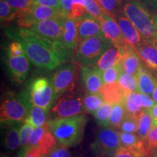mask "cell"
Returning a JSON list of instances; mask_svg holds the SVG:
<instances>
[{
  "label": "cell",
  "instance_id": "1",
  "mask_svg": "<svg viewBox=\"0 0 157 157\" xmlns=\"http://www.w3.org/2000/svg\"><path fill=\"white\" fill-rule=\"evenodd\" d=\"M7 34L22 44L29 61L39 68L53 70L74 58V51L66 48L61 42L47 40L28 29L20 27L9 31Z\"/></svg>",
  "mask_w": 157,
  "mask_h": 157
},
{
  "label": "cell",
  "instance_id": "2",
  "mask_svg": "<svg viewBox=\"0 0 157 157\" xmlns=\"http://www.w3.org/2000/svg\"><path fill=\"white\" fill-rule=\"evenodd\" d=\"M87 120V116L81 113L71 117L51 119L48 123L57 142L70 148L78 146L82 142Z\"/></svg>",
  "mask_w": 157,
  "mask_h": 157
},
{
  "label": "cell",
  "instance_id": "3",
  "mask_svg": "<svg viewBox=\"0 0 157 157\" xmlns=\"http://www.w3.org/2000/svg\"><path fill=\"white\" fill-rule=\"evenodd\" d=\"M122 13L131 21L146 40L156 42L155 15L151 14L146 7L137 0H126Z\"/></svg>",
  "mask_w": 157,
  "mask_h": 157
},
{
  "label": "cell",
  "instance_id": "4",
  "mask_svg": "<svg viewBox=\"0 0 157 157\" xmlns=\"http://www.w3.org/2000/svg\"><path fill=\"white\" fill-rule=\"evenodd\" d=\"M20 95L31 106L42 108L48 113L57 98L52 80L43 76L31 80L26 91Z\"/></svg>",
  "mask_w": 157,
  "mask_h": 157
},
{
  "label": "cell",
  "instance_id": "5",
  "mask_svg": "<svg viewBox=\"0 0 157 157\" xmlns=\"http://www.w3.org/2000/svg\"><path fill=\"white\" fill-rule=\"evenodd\" d=\"M111 44L103 34L84 39L78 42L74 54V63L82 67L95 66Z\"/></svg>",
  "mask_w": 157,
  "mask_h": 157
},
{
  "label": "cell",
  "instance_id": "6",
  "mask_svg": "<svg viewBox=\"0 0 157 157\" xmlns=\"http://www.w3.org/2000/svg\"><path fill=\"white\" fill-rule=\"evenodd\" d=\"M31 106L21 95L9 94L2 102L0 107L1 124L24 123L28 119Z\"/></svg>",
  "mask_w": 157,
  "mask_h": 157
},
{
  "label": "cell",
  "instance_id": "7",
  "mask_svg": "<svg viewBox=\"0 0 157 157\" xmlns=\"http://www.w3.org/2000/svg\"><path fill=\"white\" fill-rule=\"evenodd\" d=\"M120 147L119 131L106 127L99 129L90 148L95 157H111Z\"/></svg>",
  "mask_w": 157,
  "mask_h": 157
},
{
  "label": "cell",
  "instance_id": "8",
  "mask_svg": "<svg viewBox=\"0 0 157 157\" xmlns=\"http://www.w3.org/2000/svg\"><path fill=\"white\" fill-rule=\"evenodd\" d=\"M68 16L61 8L34 5L29 10L20 13L17 19L21 28L29 29L35 23L50 18H62Z\"/></svg>",
  "mask_w": 157,
  "mask_h": 157
},
{
  "label": "cell",
  "instance_id": "9",
  "mask_svg": "<svg viewBox=\"0 0 157 157\" xmlns=\"http://www.w3.org/2000/svg\"><path fill=\"white\" fill-rule=\"evenodd\" d=\"M83 98L76 93H70L62 96L51 109L52 119L71 117L83 113Z\"/></svg>",
  "mask_w": 157,
  "mask_h": 157
},
{
  "label": "cell",
  "instance_id": "10",
  "mask_svg": "<svg viewBox=\"0 0 157 157\" xmlns=\"http://www.w3.org/2000/svg\"><path fill=\"white\" fill-rule=\"evenodd\" d=\"M76 63H64L59 66L52 77V82L58 98L66 92L71 91L74 87L76 76Z\"/></svg>",
  "mask_w": 157,
  "mask_h": 157
},
{
  "label": "cell",
  "instance_id": "11",
  "mask_svg": "<svg viewBox=\"0 0 157 157\" xmlns=\"http://www.w3.org/2000/svg\"><path fill=\"white\" fill-rule=\"evenodd\" d=\"M66 17L44 20L35 23L28 29L47 40L51 42H61L63 22Z\"/></svg>",
  "mask_w": 157,
  "mask_h": 157
},
{
  "label": "cell",
  "instance_id": "12",
  "mask_svg": "<svg viewBox=\"0 0 157 157\" xmlns=\"http://www.w3.org/2000/svg\"><path fill=\"white\" fill-rule=\"evenodd\" d=\"M103 72L97 66H82L80 72L81 82L87 93H98L103 86Z\"/></svg>",
  "mask_w": 157,
  "mask_h": 157
},
{
  "label": "cell",
  "instance_id": "13",
  "mask_svg": "<svg viewBox=\"0 0 157 157\" xmlns=\"http://www.w3.org/2000/svg\"><path fill=\"white\" fill-rule=\"evenodd\" d=\"M114 17L119 25L124 41L135 50L146 40L137 30L135 25L122 13L116 15Z\"/></svg>",
  "mask_w": 157,
  "mask_h": 157
},
{
  "label": "cell",
  "instance_id": "14",
  "mask_svg": "<svg viewBox=\"0 0 157 157\" xmlns=\"http://www.w3.org/2000/svg\"><path fill=\"white\" fill-rule=\"evenodd\" d=\"M99 22L101 23L104 36L111 44L120 48L126 43L114 17L108 13H103Z\"/></svg>",
  "mask_w": 157,
  "mask_h": 157
},
{
  "label": "cell",
  "instance_id": "15",
  "mask_svg": "<svg viewBox=\"0 0 157 157\" xmlns=\"http://www.w3.org/2000/svg\"><path fill=\"white\" fill-rule=\"evenodd\" d=\"M76 21H77L78 42L90 37L103 34L101 23L88 13L79 18L76 19Z\"/></svg>",
  "mask_w": 157,
  "mask_h": 157
},
{
  "label": "cell",
  "instance_id": "16",
  "mask_svg": "<svg viewBox=\"0 0 157 157\" xmlns=\"http://www.w3.org/2000/svg\"><path fill=\"white\" fill-rule=\"evenodd\" d=\"M29 63L30 61L25 54L15 57L7 56V68L15 82L21 84L25 81L29 71Z\"/></svg>",
  "mask_w": 157,
  "mask_h": 157
},
{
  "label": "cell",
  "instance_id": "17",
  "mask_svg": "<svg viewBox=\"0 0 157 157\" xmlns=\"http://www.w3.org/2000/svg\"><path fill=\"white\" fill-rule=\"evenodd\" d=\"M121 64L123 71L136 76L137 71L141 66L140 58L132 47L126 42L120 47Z\"/></svg>",
  "mask_w": 157,
  "mask_h": 157
},
{
  "label": "cell",
  "instance_id": "18",
  "mask_svg": "<svg viewBox=\"0 0 157 157\" xmlns=\"http://www.w3.org/2000/svg\"><path fill=\"white\" fill-rule=\"evenodd\" d=\"M140 60L145 66L151 69L157 71V43L145 40L135 49Z\"/></svg>",
  "mask_w": 157,
  "mask_h": 157
},
{
  "label": "cell",
  "instance_id": "19",
  "mask_svg": "<svg viewBox=\"0 0 157 157\" xmlns=\"http://www.w3.org/2000/svg\"><path fill=\"white\" fill-rule=\"evenodd\" d=\"M61 42L66 48L71 51L76 50L77 48V21L73 17L67 16L64 19Z\"/></svg>",
  "mask_w": 157,
  "mask_h": 157
},
{
  "label": "cell",
  "instance_id": "20",
  "mask_svg": "<svg viewBox=\"0 0 157 157\" xmlns=\"http://www.w3.org/2000/svg\"><path fill=\"white\" fill-rule=\"evenodd\" d=\"M135 76L138 85V92L148 95H152L157 86V79L148 69V67L141 64Z\"/></svg>",
  "mask_w": 157,
  "mask_h": 157
},
{
  "label": "cell",
  "instance_id": "21",
  "mask_svg": "<svg viewBox=\"0 0 157 157\" xmlns=\"http://www.w3.org/2000/svg\"><path fill=\"white\" fill-rule=\"evenodd\" d=\"M104 101L108 103L124 104L127 95H128L124 90L118 82L111 84H104L100 91Z\"/></svg>",
  "mask_w": 157,
  "mask_h": 157
},
{
  "label": "cell",
  "instance_id": "22",
  "mask_svg": "<svg viewBox=\"0 0 157 157\" xmlns=\"http://www.w3.org/2000/svg\"><path fill=\"white\" fill-rule=\"evenodd\" d=\"M119 63H121L120 48L111 44L100 58L95 66L103 72Z\"/></svg>",
  "mask_w": 157,
  "mask_h": 157
},
{
  "label": "cell",
  "instance_id": "23",
  "mask_svg": "<svg viewBox=\"0 0 157 157\" xmlns=\"http://www.w3.org/2000/svg\"><path fill=\"white\" fill-rule=\"evenodd\" d=\"M17 124H10L7 125V129L6 130L4 145L7 150L14 151L21 146V137H20L19 129L17 128Z\"/></svg>",
  "mask_w": 157,
  "mask_h": 157
},
{
  "label": "cell",
  "instance_id": "24",
  "mask_svg": "<svg viewBox=\"0 0 157 157\" xmlns=\"http://www.w3.org/2000/svg\"><path fill=\"white\" fill-rule=\"evenodd\" d=\"M153 127L152 117L149 109L143 110L137 117V135L141 140H144Z\"/></svg>",
  "mask_w": 157,
  "mask_h": 157
},
{
  "label": "cell",
  "instance_id": "25",
  "mask_svg": "<svg viewBox=\"0 0 157 157\" xmlns=\"http://www.w3.org/2000/svg\"><path fill=\"white\" fill-rule=\"evenodd\" d=\"M149 156L144 142L133 147H120L111 157H145Z\"/></svg>",
  "mask_w": 157,
  "mask_h": 157
},
{
  "label": "cell",
  "instance_id": "26",
  "mask_svg": "<svg viewBox=\"0 0 157 157\" xmlns=\"http://www.w3.org/2000/svg\"><path fill=\"white\" fill-rule=\"evenodd\" d=\"M47 119H48V112L44 109H43L42 108L32 105L30 109V113H29L28 119L25 122L29 124L34 128H36V127L42 126L48 122Z\"/></svg>",
  "mask_w": 157,
  "mask_h": 157
},
{
  "label": "cell",
  "instance_id": "27",
  "mask_svg": "<svg viewBox=\"0 0 157 157\" xmlns=\"http://www.w3.org/2000/svg\"><path fill=\"white\" fill-rule=\"evenodd\" d=\"M126 0H97L104 13L115 17L122 13Z\"/></svg>",
  "mask_w": 157,
  "mask_h": 157
},
{
  "label": "cell",
  "instance_id": "28",
  "mask_svg": "<svg viewBox=\"0 0 157 157\" xmlns=\"http://www.w3.org/2000/svg\"><path fill=\"white\" fill-rule=\"evenodd\" d=\"M104 102L105 101L100 93H87L83 98L84 111L94 114Z\"/></svg>",
  "mask_w": 157,
  "mask_h": 157
},
{
  "label": "cell",
  "instance_id": "29",
  "mask_svg": "<svg viewBox=\"0 0 157 157\" xmlns=\"http://www.w3.org/2000/svg\"><path fill=\"white\" fill-rule=\"evenodd\" d=\"M127 112L124 104L112 105L109 117V127L117 129L119 128L121 121L126 117Z\"/></svg>",
  "mask_w": 157,
  "mask_h": 157
},
{
  "label": "cell",
  "instance_id": "30",
  "mask_svg": "<svg viewBox=\"0 0 157 157\" xmlns=\"http://www.w3.org/2000/svg\"><path fill=\"white\" fill-rule=\"evenodd\" d=\"M118 83L127 94L138 92L136 76L123 71L118 79Z\"/></svg>",
  "mask_w": 157,
  "mask_h": 157
},
{
  "label": "cell",
  "instance_id": "31",
  "mask_svg": "<svg viewBox=\"0 0 157 157\" xmlns=\"http://www.w3.org/2000/svg\"><path fill=\"white\" fill-rule=\"evenodd\" d=\"M112 105L104 102L101 107L94 113L96 121L102 127H109V117Z\"/></svg>",
  "mask_w": 157,
  "mask_h": 157
},
{
  "label": "cell",
  "instance_id": "32",
  "mask_svg": "<svg viewBox=\"0 0 157 157\" xmlns=\"http://www.w3.org/2000/svg\"><path fill=\"white\" fill-rule=\"evenodd\" d=\"M19 12L9 5L5 0H0V19L1 23L11 22L17 20Z\"/></svg>",
  "mask_w": 157,
  "mask_h": 157
},
{
  "label": "cell",
  "instance_id": "33",
  "mask_svg": "<svg viewBox=\"0 0 157 157\" xmlns=\"http://www.w3.org/2000/svg\"><path fill=\"white\" fill-rule=\"evenodd\" d=\"M57 145V140L56 137L51 132L50 129H49L43 138L39 143L38 148L39 149L42 154H47L50 152V151Z\"/></svg>",
  "mask_w": 157,
  "mask_h": 157
},
{
  "label": "cell",
  "instance_id": "34",
  "mask_svg": "<svg viewBox=\"0 0 157 157\" xmlns=\"http://www.w3.org/2000/svg\"><path fill=\"white\" fill-rule=\"evenodd\" d=\"M123 72L122 66L121 63L109 68V69L103 72V80L104 84H111L117 82L121 74Z\"/></svg>",
  "mask_w": 157,
  "mask_h": 157
},
{
  "label": "cell",
  "instance_id": "35",
  "mask_svg": "<svg viewBox=\"0 0 157 157\" xmlns=\"http://www.w3.org/2000/svg\"><path fill=\"white\" fill-rule=\"evenodd\" d=\"M35 128L28 123H23L21 127H20V137H21V148L22 151L26 150L29 147V142H30V137L32 134L33 131Z\"/></svg>",
  "mask_w": 157,
  "mask_h": 157
},
{
  "label": "cell",
  "instance_id": "36",
  "mask_svg": "<svg viewBox=\"0 0 157 157\" xmlns=\"http://www.w3.org/2000/svg\"><path fill=\"white\" fill-rule=\"evenodd\" d=\"M119 140L121 147H133L140 144L143 141L138 135L134 133L119 132Z\"/></svg>",
  "mask_w": 157,
  "mask_h": 157
},
{
  "label": "cell",
  "instance_id": "37",
  "mask_svg": "<svg viewBox=\"0 0 157 157\" xmlns=\"http://www.w3.org/2000/svg\"><path fill=\"white\" fill-rule=\"evenodd\" d=\"M133 98L137 105L143 109H150L156 103L152 98L140 92H134Z\"/></svg>",
  "mask_w": 157,
  "mask_h": 157
},
{
  "label": "cell",
  "instance_id": "38",
  "mask_svg": "<svg viewBox=\"0 0 157 157\" xmlns=\"http://www.w3.org/2000/svg\"><path fill=\"white\" fill-rule=\"evenodd\" d=\"M50 129V127H49L48 121L44 125L41 127H36L33 131L31 136L30 137V142H29V147L33 146H38L39 143L40 142L41 140L46 134V132Z\"/></svg>",
  "mask_w": 157,
  "mask_h": 157
},
{
  "label": "cell",
  "instance_id": "39",
  "mask_svg": "<svg viewBox=\"0 0 157 157\" xmlns=\"http://www.w3.org/2000/svg\"><path fill=\"white\" fill-rule=\"evenodd\" d=\"M121 132L135 133L137 130V117L126 115L119 127Z\"/></svg>",
  "mask_w": 157,
  "mask_h": 157
},
{
  "label": "cell",
  "instance_id": "40",
  "mask_svg": "<svg viewBox=\"0 0 157 157\" xmlns=\"http://www.w3.org/2000/svg\"><path fill=\"white\" fill-rule=\"evenodd\" d=\"M145 147L150 156L154 151L157 150V126L154 127L143 140Z\"/></svg>",
  "mask_w": 157,
  "mask_h": 157
},
{
  "label": "cell",
  "instance_id": "41",
  "mask_svg": "<svg viewBox=\"0 0 157 157\" xmlns=\"http://www.w3.org/2000/svg\"><path fill=\"white\" fill-rule=\"evenodd\" d=\"M5 1L12 7L17 10L20 13L29 10L34 5V0H5Z\"/></svg>",
  "mask_w": 157,
  "mask_h": 157
},
{
  "label": "cell",
  "instance_id": "42",
  "mask_svg": "<svg viewBox=\"0 0 157 157\" xmlns=\"http://www.w3.org/2000/svg\"><path fill=\"white\" fill-rule=\"evenodd\" d=\"M84 1L86 3L87 13L97 19L98 21H101L104 12L100 7L97 0H84Z\"/></svg>",
  "mask_w": 157,
  "mask_h": 157
},
{
  "label": "cell",
  "instance_id": "43",
  "mask_svg": "<svg viewBox=\"0 0 157 157\" xmlns=\"http://www.w3.org/2000/svg\"><path fill=\"white\" fill-rule=\"evenodd\" d=\"M87 13L86 3L84 0H73L72 17L77 19Z\"/></svg>",
  "mask_w": 157,
  "mask_h": 157
},
{
  "label": "cell",
  "instance_id": "44",
  "mask_svg": "<svg viewBox=\"0 0 157 157\" xmlns=\"http://www.w3.org/2000/svg\"><path fill=\"white\" fill-rule=\"evenodd\" d=\"M25 54L24 49L22 44L18 41L14 40L10 44L8 47V51H7V55L9 56L15 57L20 56Z\"/></svg>",
  "mask_w": 157,
  "mask_h": 157
},
{
  "label": "cell",
  "instance_id": "45",
  "mask_svg": "<svg viewBox=\"0 0 157 157\" xmlns=\"http://www.w3.org/2000/svg\"><path fill=\"white\" fill-rule=\"evenodd\" d=\"M42 155L37 146L29 147L26 150L21 151V157H40Z\"/></svg>",
  "mask_w": 157,
  "mask_h": 157
},
{
  "label": "cell",
  "instance_id": "46",
  "mask_svg": "<svg viewBox=\"0 0 157 157\" xmlns=\"http://www.w3.org/2000/svg\"><path fill=\"white\" fill-rule=\"evenodd\" d=\"M34 4L35 5L46 6L50 7H57L61 8L60 1L59 0H34Z\"/></svg>",
  "mask_w": 157,
  "mask_h": 157
},
{
  "label": "cell",
  "instance_id": "47",
  "mask_svg": "<svg viewBox=\"0 0 157 157\" xmlns=\"http://www.w3.org/2000/svg\"><path fill=\"white\" fill-rule=\"evenodd\" d=\"M61 9L68 16L72 17V7L73 0H59Z\"/></svg>",
  "mask_w": 157,
  "mask_h": 157
},
{
  "label": "cell",
  "instance_id": "48",
  "mask_svg": "<svg viewBox=\"0 0 157 157\" xmlns=\"http://www.w3.org/2000/svg\"><path fill=\"white\" fill-rule=\"evenodd\" d=\"M55 148H56L59 157H72L68 151L66 149V147L62 146V145H56L55 146Z\"/></svg>",
  "mask_w": 157,
  "mask_h": 157
},
{
  "label": "cell",
  "instance_id": "49",
  "mask_svg": "<svg viewBox=\"0 0 157 157\" xmlns=\"http://www.w3.org/2000/svg\"><path fill=\"white\" fill-rule=\"evenodd\" d=\"M137 1L140 2L148 9L154 11L157 10V0H137Z\"/></svg>",
  "mask_w": 157,
  "mask_h": 157
},
{
  "label": "cell",
  "instance_id": "50",
  "mask_svg": "<svg viewBox=\"0 0 157 157\" xmlns=\"http://www.w3.org/2000/svg\"><path fill=\"white\" fill-rule=\"evenodd\" d=\"M151 115L152 117L153 121V126H157V103H155V105L152 108L149 109Z\"/></svg>",
  "mask_w": 157,
  "mask_h": 157
},
{
  "label": "cell",
  "instance_id": "51",
  "mask_svg": "<svg viewBox=\"0 0 157 157\" xmlns=\"http://www.w3.org/2000/svg\"><path fill=\"white\" fill-rule=\"evenodd\" d=\"M49 154H50V157H59L58 155V153H57L56 148H55V147L50 151V152L49 153Z\"/></svg>",
  "mask_w": 157,
  "mask_h": 157
},
{
  "label": "cell",
  "instance_id": "52",
  "mask_svg": "<svg viewBox=\"0 0 157 157\" xmlns=\"http://www.w3.org/2000/svg\"><path fill=\"white\" fill-rule=\"evenodd\" d=\"M151 96H152L153 100H154V101H155V103H157V86H156V89H155L154 92V93H153Z\"/></svg>",
  "mask_w": 157,
  "mask_h": 157
},
{
  "label": "cell",
  "instance_id": "53",
  "mask_svg": "<svg viewBox=\"0 0 157 157\" xmlns=\"http://www.w3.org/2000/svg\"><path fill=\"white\" fill-rule=\"evenodd\" d=\"M155 21H156V42L157 43V15L155 14Z\"/></svg>",
  "mask_w": 157,
  "mask_h": 157
},
{
  "label": "cell",
  "instance_id": "54",
  "mask_svg": "<svg viewBox=\"0 0 157 157\" xmlns=\"http://www.w3.org/2000/svg\"><path fill=\"white\" fill-rule=\"evenodd\" d=\"M40 157H50V154H42Z\"/></svg>",
  "mask_w": 157,
  "mask_h": 157
},
{
  "label": "cell",
  "instance_id": "55",
  "mask_svg": "<svg viewBox=\"0 0 157 157\" xmlns=\"http://www.w3.org/2000/svg\"><path fill=\"white\" fill-rule=\"evenodd\" d=\"M1 157H8V156L5 154H1Z\"/></svg>",
  "mask_w": 157,
  "mask_h": 157
},
{
  "label": "cell",
  "instance_id": "56",
  "mask_svg": "<svg viewBox=\"0 0 157 157\" xmlns=\"http://www.w3.org/2000/svg\"><path fill=\"white\" fill-rule=\"evenodd\" d=\"M145 157H150L149 156H145Z\"/></svg>",
  "mask_w": 157,
  "mask_h": 157
},
{
  "label": "cell",
  "instance_id": "57",
  "mask_svg": "<svg viewBox=\"0 0 157 157\" xmlns=\"http://www.w3.org/2000/svg\"><path fill=\"white\" fill-rule=\"evenodd\" d=\"M19 157H21V156H19Z\"/></svg>",
  "mask_w": 157,
  "mask_h": 157
},
{
  "label": "cell",
  "instance_id": "58",
  "mask_svg": "<svg viewBox=\"0 0 157 157\" xmlns=\"http://www.w3.org/2000/svg\"></svg>",
  "mask_w": 157,
  "mask_h": 157
}]
</instances>
